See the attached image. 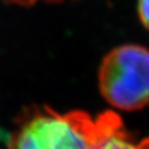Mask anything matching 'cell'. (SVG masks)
Returning a JSON list of instances; mask_svg holds the SVG:
<instances>
[{"label": "cell", "mask_w": 149, "mask_h": 149, "mask_svg": "<svg viewBox=\"0 0 149 149\" xmlns=\"http://www.w3.org/2000/svg\"><path fill=\"white\" fill-rule=\"evenodd\" d=\"M121 125L114 110L93 116L85 110L59 113L48 106H31L15 119L7 149H93Z\"/></svg>", "instance_id": "cell-1"}, {"label": "cell", "mask_w": 149, "mask_h": 149, "mask_svg": "<svg viewBox=\"0 0 149 149\" xmlns=\"http://www.w3.org/2000/svg\"><path fill=\"white\" fill-rule=\"evenodd\" d=\"M102 97L113 108L136 111L149 104V49L126 44L109 51L97 70Z\"/></svg>", "instance_id": "cell-2"}, {"label": "cell", "mask_w": 149, "mask_h": 149, "mask_svg": "<svg viewBox=\"0 0 149 149\" xmlns=\"http://www.w3.org/2000/svg\"><path fill=\"white\" fill-rule=\"evenodd\" d=\"M93 149H149V137H137L121 125L107 134Z\"/></svg>", "instance_id": "cell-3"}, {"label": "cell", "mask_w": 149, "mask_h": 149, "mask_svg": "<svg viewBox=\"0 0 149 149\" xmlns=\"http://www.w3.org/2000/svg\"><path fill=\"white\" fill-rule=\"evenodd\" d=\"M137 15L144 28L149 31V0L137 1Z\"/></svg>", "instance_id": "cell-4"}, {"label": "cell", "mask_w": 149, "mask_h": 149, "mask_svg": "<svg viewBox=\"0 0 149 149\" xmlns=\"http://www.w3.org/2000/svg\"><path fill=\"white\" fill-rule=\"evenodd\" d=\"M4 1L7 3V4L27 7V6L35 5L36 3H39V1H45V3H61V1H65V0H4Z\"/></svg>", "instance_id": "cell-5"}]
</instances>
